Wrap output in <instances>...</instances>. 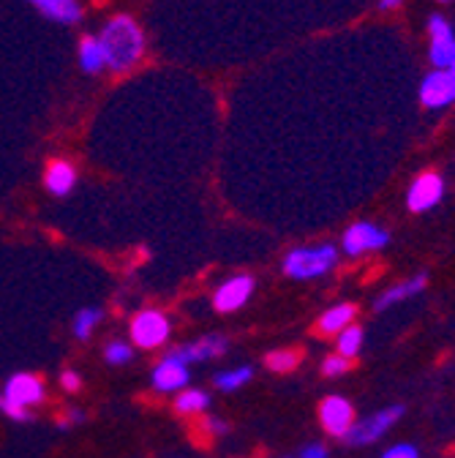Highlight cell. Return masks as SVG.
Instances as JSON below:
<instances>
[{"instance_id":"6da1fadb","label":"cell","mask_w":455,"mask_h":458,"mask_svg":"<svg viewBox=\"0 0 455 458\" xmlns=\"http://www.w3.org/2000/svg\"><path fill=\"white\" fill-rule=\"evenodd\" d=\"M98 38L106 52V72L109 74H129L134 72L147 55V33L137 22L134 14L118 12L112 14L98 30Z\"/></svg>"},{"instance_id":"7a4b0ae2","label":"cell","mask_w":455,"mask_h":458,"mask_svg":"<svg viewBox=\"0 0 455 458\" xmlns=\"http://www.w3.org/2000/svg\"><path fill=\"white\" fill-rule=\"evenodd\" d=\"M341 249L335 243L319 241V243H306V246H295L283 254L281 259V270L292 281H319L327 278L338 265H341Z\"/></svg>"},{"instance_id":"3957f363","label":"cell","mask_w":455,"mask_h":458,"mask_svg":"<svg viewBox=\"0 0 455 458\" xmlns=\"http://www.w3.org/2000/svg\"><path fill=\"white\" fill-rule=\"evenodd\" d=\"M46 398V385L41 377L30 374V371H17L4 382V390H0V412L12 420H30V410L44 404Z\"/></svg>"},{"instance_id":"277c9868","label":"cell","mask_w":455,"mask_h":458,"mask_svg":"<svg viewBox=\"0 0 455 458\" xmlns=\"http://www.w3.org/2000/svg\"><path fill=\"white\" fill-rule=\"evenodd\" d=\"M129 335L137 350L156 352L173 341V319L161 309H142L129 322Z\"/></svg>"},{"instance_id":"5b68a950","label":"cell","mask_w":455,"mask_h":458,"mask_svg":"<svg viewBox=\"0 0 455 458\" xmlns=\"http://www.w3.org/2000/svg\"><path fill=\"white\" fill-rule=\"evenodd\" d=\"M316 418H319V428L324 431V437H330L335 442H347L358 423V410L347 395L330 393L319 401Z\"/></svg>"},{"instance_id":"8992f818","label":"cell","mask_w":455,"mask_h":458,"mask_svg":"<svg viewBox=\"0 0 455 458\" xmlns=\"http://www.w3.org/2000/svg\"><path fill=\"white\" fill-rule=\"evenodd\" d=\"M404 415H407L404 404H387V407H382V410H376L371 415L358 418V423H355L347 445H352V447H368V445L382 442L398 423H401Z\"/></svg>"},{"instance_id":"52a82bcc","label":"cell","mask_w":455,"mask_h":458,"mask_svg":"<svg viewBox=\"0 0 455 458\" xmlns=\"http://www.w3.org/2000/svg\"><path fill=\"white\" fill-rule=\"evenodd\" d=\"M390 243V233L384 226L374 224V221H352L344 235H341V254H347L350 259H360L368 254H376L382 249H387Z\"/></svg>"},{"instance_id":"ba28073f","label":"cell","mask_w":455,"mask_h":458,"mask_svg":"<svg viewBox=\"0 0 455 458\" xmlns=\"http://www.w3.org/2000/svg\"><path fill=\"white\" fill-rule=\"evenodd\" d=\"M257 293V278L249 273H235V276H226L210 298V306L215 314H238L240 309H246L251 303Z\"/></svg>"},{"instance_id":"9c48e42d","label":"cell","mask_w":455,"mask_h":458,"mask_svg":"<svg viewBox=\"0 0 455 458\" xmlns=\"http://www.w3.org/2000/svg\"><path fill=\"white\" fill-rule=\"evenodd\" d=\"M150 387L158 395H178L181 390L191 387V366L175 350L164 352L150 369Z\"/></svg>"},{"instance_id":"30bf717a","label":"cell","mask_w":455,"mask_h":458,"mask_svg":"<svg viewBox=\"0 0 455 458\" xmlns=\"http://www.w3.org/2000/svg\"><path fill=\"white\" fill-rule=\"evenodd\" d=\"M444 191H447L444 178L439 175V172H434V169H426V172H420V175L407 189V208L412 213H428V210H434L444 199Z\"/></svg>"},{"instance_id":"8fae6325","label":"cell","mask_w":455,"mask_h":458,"mask_svg":"<svg viewBox=\"0 0 455 458\" xmlns=\"http://www.w3.org/2000/svg\"><path fill=\"white\" fill-rule=\"evenodd\" d=\"M232 341L226 338L223 333H207V335H199L194 341H186L181 347H173L189 366H197V363H210V360H218L230 352Z\"/></svg>"},{"instance_id":"7c38bea8","label":"cell","mask_w":455,"mask_h":458,"mask_svg":"<svg viewBox=\"0 0 455 458\" xmlns=\"http://www.w3.org/2000/svg\"><path fill=\"white\" fill-rule=\"evenodd\" d=\"M41 20L61 28H77L85 20L82 0H22Z\"/></svg>"},{"instance_id":"4fadbf2b","label":"cell","mask_w":455,"mask_h":458,"mask_svg":"<svg viewBox=\"0 0 455 458\" xmlns=\"http://www.w3.org/2000/svg\"><path fill=\"white\" fill-rule=\"evenodd\" d=\"M77 183H80V172H77L74 161H69L63 156H55V158L46 161V166H44V189H46L49 197L66 199V197L74 194Z\"/></svg>"},{"instance_id":"5bb4252c","label":"cell","mask_w":455,"mask_h":458,"mask_svg":"<svg viewBox=\"0 0 455 458\" xmlns=\"http://www.w3.org/2000/svg\"><path fill=\"white\" fill-rule=\"evenodd\" d=\"M426 286H428V273H415V276L395 281V284L384 286V290L374 298V311H387V309L401 306V303L423 295Z\"/></svg>"},{"instance_id":"9a60e30c","label":"cell","mask_w":455,"mask_h":458,"mask_svg":"<svg viewBox=\"0 0 455 458\" xmlns=\"http://www.w3.org/2000/svg\"><path fill=\"white\" fill-rule=\"evenodd\" d=\"M431 30V64L436 69H455V33L450 22L439 14L428 20Z\"/></svg>"},{"instance_id":"2e32d148","label":"cell","mask_w":455,"mask_h":458,"mask_svg":"<svg viewBox=\"0 0 455 458\" xmlns=\"http://www.w3.org/2000/svg\"><path fill=\"white\" fill-rule=\"evenodd\" d=\"M420 101L428 109H442L455 101V69H436L420 85Z\"/></svg>"},{"instance_id":"e0dca14e","label":"cell","mask_w":455,"mask_h":458,"mask_svg":"<svg viewBox=\"0 0 455 458\" xmlns=\"http://www.w3.org/2000/svg\"><path fill=\"white\" fill-rule=\"evenodd\" d=\"M77 66L85 77L106 74V52L98 33H82L77 38Z\"/></svg>"},{"instance_id":"ac0fdd59","label":"cell","mask_w":455,"mask_h":458,"mask_svg":"<svg viewBox=\"0 0 455 458\" xmlns=\"http://www.w3.org/2000/svg\"><path fill=\"white\" fill-rule=\"evenodd\" d=\"M355 322H358V306L352 301H338L316 317V333L335 338L341 330H347Z\"/></svg>"},{"instance_id":"d6986e66","label":"cell","mask_w":455,"mask_h":458,"mask_svg":"<svg viewBox=\"0 0 455 458\" xmlns=\"http://www.w3.org/2000/svg\"><path fill=\"white\" fill-rule=\"evenodd\" d=\"M210 407H213V398L205 387H186L173 401V410L181 418H202L210 412Z\"/></svg>"},{"instance_id":"ffe728a7","label":"cell","mask_w":455,"mask_h":458,"mask_svg":"<svg viewBox=\"0 0 455 458\" xmlns=\"http://www.w3.org/2000/svg\"><path fill=\"white\" fill-rule=\"evenodd\" d=\"M251 379H254V366H249V363L221 369V371L213 374V385H215V390H221V393H238V390H243Z\"/></svg>"},{"instance_id":"44dd1931","label":"cell","mask_w":455,"mask_h":458,"mask_svg":"<svg viewBox=\"0 0 455 458\" xmlns=\"http://www.w3.org/2000/svg\"><path fill=\"white\" fill-rule=\"evenodd\" d=\"M333 341H335V352L350 358L355 363L363 355V350H366V330L360 327V322H355L347 330H341Z\"/></svg>"},{"instance_id":"7402d4cb","label":"cell","mask_w":455,"mask_h":458,"mask_svg":"<svg viewBox=\"0 0 455 458\" xmlns=\"http://www.w3.org/2000/svg\"><path fill=\"white\" fill-rule=\"evenodd\" d=\"M303 363V352L295 347H281V350H270L265 355V369L270 374H292L298 371Z\"/></svg>"},{"instance_id":"603a6c76","label":"cell","mask_w":455,"mask_h":458,"mask_svg":"<svg viewBox=\"0 0 455 458\" xmlns=\"http://www.w3.org/2000/svg\"><path fill=\"white\" fill-rule=\"evenodd\" d=\"M101 322H104V311L96 309V306H85V309H80V311L74 314L72 333H74V338L88 341V338L96 333V327H98Z\"/></svg>"},{"instance_id":"cb8c5ba5","label":"cell","mask_w":455,"mask_h":458,"mask_svg":"<svg viewBox=\"0 0 455 458\" xmlns=\"http://www.w3.org/2000/svg\"><path fill=\"white\" fill-rule=\"evenodd\" d=\"M104 360L109 366H129L134 360V344L121 341V338H112L104 344Z\"/></svg>"},{"instance_id":"d4e9b609","label":"cell","mask_w":455,"mask_h":458,"mask_svg":"<svg viewBox=\"0 0 455 458\" xmlns=\"http://www.w3.org/2000/svg\"><path fill=\"white\" fill-rule=\"evenodd\" d=\"M350 371H352V360L344 358V355H338L335 350L330 355H324L322 363H319V374L324 379H341V377H347Z\"/></svg>"},{"instance_id":"484cf974","label":"cell","mask_w":455,"mask_h":458,"mask_svg":"<svg viewBox=\"0 0 455 458\" xmlns=\"http://www.w3.org/2000/svg\"><path fill=\"white\" fill-rule=\"evenodd\" d=\"M199 428H202V434L210 437V439H218V437H226V434H230V423H226L223 418H218V415H202V418H199Z\"/></svg>"},{"instance_id":"4316f807","label":"cell","mask_w":455,"mask_h":458,"mask_svg":"<svg viewBox=\"0 0 455 458\" xmlns=\"http://www.w3.org/2000/svg\"><path fill=\"white\" fill-rule=\"evenodd\" d=\"M379 458H423L415 442H392L382 450Z\"/></svg>"},{"instance_id":"83f0119b","label":"cell","mask_w":455,"mask_h":458,"mask_svg":"<svg viewBox=\"0 0 455 458\" xmlns=\"http://www.w3.org/2000/svg\"><path fill=\"white\" fill-rule=\"evenodd\" d=\"M61 387H63V393H80V390H82V377H80V371H74V369L61 371Z\"/></svg>"},{"instance_id":"f1b7e54d","label":"cell","mask_w":455,"mask_h":458,"mask_svg":"<svg viewBox=\"0 0 455 458\" xmlns=\"http://www.w3.org/2000/svg\"><path fill=\"white\" fill-rule=\"evenodd\" d=\"M298 458H330V447L324 442H308V445H303Z\"/></svg>"},{"instance_id":"f546056e","label":"cell","mask_w":455,"mask_h":458,"mask_svg":"<svg viewBox=\"0 0 455 458\" xmlns=\"http://www.w3.org/2000/svg\"><path fill=\"white\" fill-rule=\"evenodd\" d=\"M80 423H85V412L82 410H69L66 415L58 418V428L61 431H69L72 426H80Z\"/></svg>"},{"instance_id":"4dcf8cb0","label":"cell","mask_w":455,"mask_h":458,"mask_svg":"<svg viewBox=\"0 0 455 458\" xmlns=\"http://www.w3.org/2000/svg\"><path fill=\"white\" fill-rule=\"evenodd\" d=\"M398 4H401V0H382V9H392V6H398Z\"/></svg>"},{"instance_id":"1f68e13d","label":"cell","mask_w":455,"mask_h":458,"mask_svg":"<svg viewBox=\"0 0 455 458\" xmlns=\"http://www.w3.org/2000/svg\"><path fill=\"white\" fill-rule=\"evenodd\" d=\"M281 458H298V455H281Z\"/></svg>"}]
</instances>
